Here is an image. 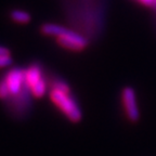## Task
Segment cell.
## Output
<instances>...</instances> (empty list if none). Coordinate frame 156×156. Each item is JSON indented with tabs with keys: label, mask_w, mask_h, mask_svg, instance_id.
<instances>
[{
	"label": "cell",
	"mask_w": 156,
	"mask_h": 156,
	"mask_svg": "<svg viewBox=\"0 0 156 156\" xmlns=\"http://www.w3.org/2000/svg\"><path fill=\"white\" fill-rule=\"evenodd\" d=\"M10 98V91L3 77L0 78V100L7 101Z\"/></svg>",
	"instance_id": "8fae6325"
},
{
	"label": "cell",
	"mask_w": 156,
	"mask_h": 156,
	"mask_svg": "<svg viewBox=\"0 0 156 156\" xmlns=\"http://www.w3.org/2000/svg\"><path fill=\"white\" fill-rule=\"evenodd\" d=\"M10 17L12 21L19 24H26L30 21V14L22 10H13L10 13Z\"/></svg>",
	"instance_id": "30bf717a"
},
{
	"label": "cell",
	"mask_w": 156,
	"mask_h": 156,
	"mask_svg": "<svg viewBox=\"0 0 156 156\" xmlns=\"http://www.w3.org/2000/svg\"><path fill=\"white\" fill-rule=\"evenodd\" d=\"M48 83L50 89H56V90L63 91L66 93H71V88L66 83V81H64L63 79L55 76H51V77H48Z\"/></svg>",
	"instance_id": "9c48e42d"
},
{
	"label": "cell",
	"mask_w": 156,
	"mask_h": 156,
	"mask_svg": "<svg viewBox=\"0 0 156 156\" xmlns=\"http://www.w3.org/2000/svg\"><path fill=\"white\" fill-rule=\"evenodd\" d=\"M11 63H12V58H11V55H1L0 56V69L10 66Z\"/></svg>",
	"instance_id": "7c38bea8"
},
{
	"label": "cell",
	"mask_w": 156,
	"mask_h": 156,
	"mask_svg": "<svg viewBox=\"0 0 156 156\" xmlns=\"http://www.w3.org/2000/svg\"><path fill=\"white\" fill-rule=\"evenodd\" d=\"M30 97L32 93L27 86L22 90V92L14 97H10L7 100V104L9 106V111L16 116L25 115L30 108Z\"/></svg>",
	"instance_id": "277c9868"
},
{
	"label": "cell",
	"mask_w": 156,
	"mask_h": 156,
	"mask_svg": "<svg viewBox=\"0 0 156 156\" xmlns=\"http://www.w3.org/2000/svg\"><path fill=\"white\" fill-rule=\"evenodd\" d=\"M24 75H25V83L30 90L37 83L44 79L46 76L44 74V68H42L41 64L38 62H34L30 65H28L24 69Z\"/></svg>",
	"instance_id": "52a82bcc"
},
{
	"label": "cell",
	"mask_w": 156,
	"mask_h": 156,
	"mask_svg": "<svg viewBox=\"0 0 156 156\" xmlns=\"http://www.w3.org/2000/svg\"><path fill=\"white\" fill-rule=\"evenodd\" d=\"M66 27L61 26L58 24H53V23H47V24H44L40 28L41 33L46 36H54L56 38L58 36L62 34L64 32V29Z\"/></svg>",
	"instance_id": "ba28073f"
},
{
	"label": "cell",
	"mask_w": 156,
	"mask_h": 156,
	"mask_svg": "<svg viewBox=\"0 0 156 156\" xmlns=\"http://www.w3.org/2000/svg\"><path fill=\"white\" fill-rule=\"evenodd\" d=\"M136 1L142 3L143 5H146V7H153L155 3V0H136Z\"/></svg>",
	"instance_id": "4fadbf2b"
},
{
	"label": "cell",
	"mask_w": 156,
	"mask_h": 156,
	"mask_svg": "<svg viewBox=\"0 0 156 156\" xmlns=\"http://www.w3.org/2000/svg\"><path fill=\"white\" fill-rule=\"evenodd\" d=\"M1 55H10V50L5 47L0 46V56Z\"/></svg>",
	"instance_id": "5bb4252c"
},
{
	"label": "cell",
	"mask_w": 156,
	"mask_h": 156,
	"mask_svg": "<svg viewBox=\"0 0 156 156\" xmlns=\"http://www.w3.org/2000/svg\"><path fill=\"white\" fill-rule=\"evenodd\" d=\"M3 79H5L8 88H9L10 97H14V95L21 93L26 86L24 69L20 67H14L8 71L3 76Z\"/></svg>",
	"instance_id": "8992f818"
},
{
	"label": "cell",
	"mask_w": 156,
	"mask_h": 156,
	"mask_svg": "<svg viewBox=\"0 0 156 156\" xmlns=\"http://www.w3.org/2000/svg\"><path fill=\"white\" fill-rule=\"evenodd\" d=\"M56 42L58 44V46H61L66 50L78 52L86 49V47L89 44V40L73 29L65 28L60 36L56 37Z\"/></svg>",
	"instance_id": "3957f363"
},
{
	"label": "cell",
	"mask_w": 156,
	"mask_h": 156,
	"mask_svg": "<svg viewBox=\"0 0 156 156\" xmlns=\"http://www.w3.org/2000/svg\"><path fill=\"white\" fill-rule=\"evenodd\" d=\"M122 102L128 120L136 122L140 119V111L136 104V92L131 87H125L122 91Z\"/></svg>",
	"instance_id": "5b68a950"
},
{
	"label": "cell",
	"mask_w": 156,
	"mask_h": 156,
	"mask_svg": "<svg viewBox=\"0 0 156 156\" xmlns=\"http://www.w3.org/2000/svg\"><path fill=\"white\" fill-rule=\"evenodd\" d=\"M71 21L79 34L86 38H94L103 27V5L99 0H83L71 8Z\"/></svg>",
	"instance_id": "6da1fadb"
},
{
	"label": "cell",
	"mask_w": 156,
	"mask_h": 156,
	"mask_svg": "<svg viewBox=\"0 0 156 156\" xmlns=\"http://www.w3.org/2000/svg\"><path fill=\"white\" fill-rule=\"evenodd\" d=\"M49 95L52 103L61 111V113H63L68 120H71L72 122H80L83 118V112L72 92L66 93L56 89H51Z\"/></svg>",
	"instance_id": "7a4b0ae2"
}]
</instances>
